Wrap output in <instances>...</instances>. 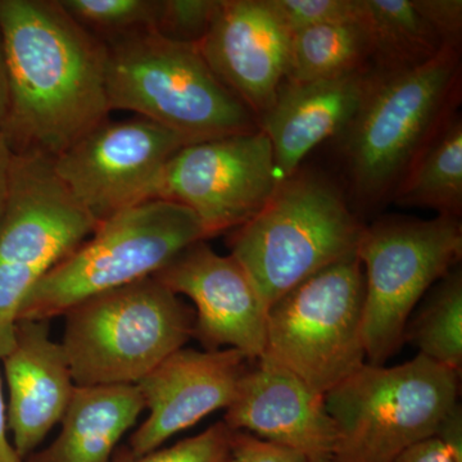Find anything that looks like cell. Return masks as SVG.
I'll list each match as a JSON object with an SVG mask.
<instances>
[{"label": "cell", "mask_w": 462, "mask_h": 462, "mask_svg": "<svg viewBox=\"0 0 462 462\" xmlns=\"http://www.w3.org/2000/svg\"><path fill=\"white\" fill-rule=\"evenodd\" d=\"M14 153L56 158L108 120L107 44L53 0H0Z\"/></svg>", "instance_id": "obj_1"}, {"label": "cell", "mask_w": 462, "mask_h": 462, "mask_svg": "<svg viewBox=\"0 0 462 462\" xmlns=\"http://www.w3.org/2000/svg\"><path fill=\"white\" fill-rule=\"evenodd\" d=\"M460 48L401 71H375L360 107L338 136L352 196L373 207L391 200L406 173L457 112Z\"/></svg>", "instance_id": "obj_2"}, {"label": "cell", "mask_w": 462, "mask_h": 462, "mask_svg": "<svg viewBox=\"0 0 462 462\" xmlns=\"http://www.w3.org/2000/svg\"><path fill=\"white\" fill-rule=\"evenodd\" d=\"M106 88L109 108L178 134L185 142L256 133V116L214 74L196 45L153 29L112 36Z\"/></svg>", "instance_id": "obj_3"}, {"label": "cell", "mask_w": 462, "mask_h": 462, "mask_svg": "<svg viewBox=\"0 0 462 462\" xmlns=\"http://www.w3.org/2000/svg\"><path fill=\"white\" fill-rule=\"evenodd\" d=\"M365 226L329 176L300 167L236 229L230 254L269 310L310 276L357 254Z\"/></svg>", "instance_id": "obj_4"}, {"label": "cell", "mask_w": 462, "mask_h": 462, "mask_svg": "<svg viewBox=\"0 0 462 462\" xmlns=\"http://www.w3.org/2000/svg\"><path fill=\"white\" fill-rule=\"evenodd\" d=\"M65 316L60 346L76 387L136 385L194 336L193 312L154 276L88 298Z\"/></svg>", "instance_id": "obj_5"}, {"label": "cell", "mask_w": 462, "mask_h": 462, "mask_svg": "<svg viewBox=\"0 0 462 462\" xmlns=\"http://www.w3.org/2000/svg\"><path fill=\"white\" fill-rule=\"evenodd\" d=\"M207 240L187 207L151 199L103 221L32 289L18 321L65 315L88 298L152 278L181 252Z\"/></svg>", "instance_id": "obj_6"}, {"label": "cell", "mask_w": 462, "mask_h": 462, "mask_svg": "<svg viewBox=\"0 0 462 462\" xmlns=\"http://www.w3.org/2000/svg\"><path fill=\"white\" fill-rule=\"evenodd\" d=\"M458 379L421 355L392 367L365 364L325 394L338 431L333 462H393L436 437L457 403Z\"/></svg>", "instance_id": "obj_7"}, {"label": "cell", "mask_w": 462, "mask_h": 462, "mask_svg": "<svg viewBox=\"0 0 462 462\" xmlns=\"http://www.w3.org/2000/svg\"><path fill=\"white\" fill-rule=\"evenodd\" d=\"M98 223L54 171L51 158L14 153L0 217V360L14 348L21 307Z\"/></svg>", "instance_id": "obj_8"}, {"label": "cell", "mask_w": 462, "mask_h": 462, "mask_svg": "<svg viewBox=\"0 0 462 462\" xmlns=\"http://www.w3.org/2000/svg\"><path fill=\"white\" fill-rule=\"evenodd\" d=\"M357 254L325 267L267 310L263 357L327 394L366 363Z\"/></svg>", "instance_id": "obj_9"}, {"label": "cell", "mask_w": 462, "mask_h": 462, "mask_svg": "<svg viewBox=\"0 0 462 462\" xmlns=\"http://www.w3.org/2000/svg\"><path fill=\"white\" fill-rule=\"evenodd\" d=\"M357 257L365 278L366 360L384 365L404 342L416 305L460 263V218L383 217L365 226Z\"/></svg>", "instance_id": "obj_10"}, {"label": "cell", "mask_w": 462, "mask_h": 462, "mask_svg": "<svg viewBox=\"0 0 462 462\" xmlns=\"http://www.w3.org/2000/svg\"><path fill=\"white\" fill-rule=\"evenodd\" d=\"M188 144L145 118L107 120L51 161L58 178L99 225L156 199L167 163Z\"/></svg>", "instance_id": "obj_11"}, {"label": "cell", "mask_w": 462, "mask_h": 462, "mask_svg": "<svg viewBox=\"0 0 462 462\" xmlns=\"http://www.w3.org/2000/svg\"><path fill=\"white\" fill-rule=\"evenodd\" d=\"M279 181L272 144L258 130L182 147L167 163L156 199L189 208L208 239L247 224Z\"/></svg>", "instance_id": "obj_12"}, {"label": "cell", "mask_w": 462, "mask_h": 462, "mask_svg": "<svg viewBox=\"0 0 462 462\" xmlns=\"http://www.w3.org/2000/svg\"><path fill=\"white\" fill-rule=\"evenodd\" d=\"M154 278L178 296L190 298L197 310L194 336L208 351L229 346L249 360L263 357L267 307L245 267L231 254L221 256L200 240Z\"/></svg>", "instance_id": "obj_13"}, {"label": "cell", "mask_w": 462, "mask_h": 462, "mask_svg": "<svg viewBox=\"0 0 462 462\" xmlns=\"http://www.w3.org/2000/svg\"><path fill=\"white\" fill-rule=\"evenodd\" d=\"M291 35L272 0H220L196 47L260 123L287 79Z\"/></svg>", "instance_id": "obj_14"}, {"label": "cell", "mask_w": 462, "mask_h": 462, "mask_svg": "<svg viewBox=\"0 0 462 462\" xmlns=\"http://www.w3.org/2000/svg\"><path fill=\"white\" fill-rule=\"evenodd\" d=\"M251 363L234 348L173 352L136 384L149 415L130 438V454L156 451L209 413L227 409Z\"/></svg>", "instance_id": "obj_15"}, {"label": "cell", "mask_w": 462, "mask_h": 462, "mask_svg": "<svg viewBox=\"0 0 462 462\" xmlns=\"http://www.w3.org/2000/svg\"><path fill=\"white\" fill-rule=\"evenodd\" d=\"M224 422L231 430L300 452L311 462H333L338 445L325 394L264 357L252 361Z\"/></svg>", "instance_id": "obj_16"}, {"label": "cell", "mask_w": 462, "mask_h": 462, "mask_svg": "<svg viewBox=\"0 0 462 462\" xmlns=\"http://www.w3.org/2000/svg\"><path fill=\"white\" fill-rule=\"evenodd\" d=\"M3 363L8 430L23 461L62 420L76 385L62 346L51 338L48 320L18 321L16 342Z\"/></svg>", "instance_id": "obj_17"}, {"label": "cell", "mask_w": 462, "mask_h": 462, "mask_svg": "<svg viewBox=\"0 0 462 462\" xmlns=\"http://www.w3.org/2000/svg\"><path fill=\"white\" fill-rule=\"evenodd\" d=\"M372 71L282 83L273 107L258 123L272 144L279 180L297 171L322 142L338 138L360 107Z\"/></svg>", "instance_id": "obj_18"}, {"label": "cell", "mask_w": 462, "mask_h": 462, "mask_svg": "<svg viewBox=\"0 0 462 462\" xmlns=\"http://www.w3.org/2000/svg\"><path fill=\"white\" fill-rule=\"evenodd\" d=\"M144 409L134 384L75 387L57 439L27 462H108Z\"/></svg>", "instance_id": "obj_19"}, {"label": "cell", "mask_w": 462, "mask_h": 462, "mask_svg": "<svg viewBox=\"0 0 462 462\" xmlns=\"http://www.w3.org/2000/svg\"><path fill=\"white\" fill-rule=\"evenodd\" d=\"M375 71H401L430 62L447 45L413 0H356Z\"/></svg>", "instance_id": "obj_20"}, {"label": "cell", "mask_w": 462, "mask_h": 462, "mask_svg": "<svg viewBox=\"0 0 462 462\" xmlns=\"http://www.w3.org/2000/svg\"><path fill=\"white\" fill-rule=\"evenodd\" d=\"M391 200L400 206L428 207L438 216L462 214V120L456 114L413 163Z\"/></svg>", "instance_id": "obj_21"}, {"label": "cell", "mask_w": 462, "mask_h": 462, "mask_svg": "<svg viewBox=\"0 0 462 462\" xmlns=\"http://www.w3.org/2000/svg\"><path fill=\"white\" fill-rule=\"evenodd\" d=\"M373 69L369 39L357 18L291 35L287 83H311Z\"/></svg>", "instance_id": "obj_22"}, {"label": "cell", "mask_w": 462, "mask_h": 462, "mask_svg": "<svg viewBox=\"0 0 462 462\" xmlns=\"http://www.w3.org/2000/svg\"><path fill=\"white\" fill-rule=\"evenodd\" d=\"M418 346L419 355L461 374L462 369V273L454 267L437 282L409 322L404 340Z\"/></svg>", "instance_id": "obj_23"}, {"label": "cell", "mask_w": 462, "mask_h": 462, "mask_svg": "<svg viewBox=\"0 0 462 462\" xmlns=\"http://www.w3.org/2000/svg\"><path fill=\"white\" fill-rule=\"evenodd\" d=\"M69 16L87 27L114 36L154 29L160 2L154 0H60Z\"/></svg>", "instance_id": "obj_24"}, {"label": "cell", "mask_w": 462, "mask_h": 462, "mask_svg": "<svg viewBox=\"0 0 462 462\" xmlns=\"http://www.w3.org/2000/svg\"><path fill=\"white\" fill-rule=\"evenodd\" d=\"M220 0H163L154 29L170 41L199 45L214 23Z\"/></svg>", "instance_id": "obj_25"}, {"label": "cell", "mask_w": 462, "mask_h": 462, "mask_svg": "<svg viewBox=\"0 0 462 462\" xmlns=\"http://www.w3.org/2000/svg\"><path fill=\"white\" fill-rule=\"evenodd\" d=\"M231 434L233 430L224 421L217 422L197 436L147 455L133 456L129 449H124L115 462H225Z\"/></svg>", "instance_id": "obj_26"}, {"label": "cell", "mask_w": 462, "mask_h": 462, "mask_svg": "<svg viewBox=\"0 0 462 462\" xmlns=\"http://www.w3.org/2000/svg\"><path fill=\"white\" fill-rule=\"evenodd\" d=\"M291 33L307 27L356 20V0H272Z\"/></svg>", "instance_id": "obj_27"}, {"label": "cell", "mask_w": 462, "mask_h": 462, "mask_svg": "<svg viewBox=\"0 0 462 462\" xmlns=\"http://www.w3.org/2000/svg\"><path fill=\"white\" fill-rule=\"evenodd\" d=\"M225 462H311L305 455L245 431L233 430Z\"/></svg>", "instance_id": "obj_28"}, {"label": "cell", "mask_w": 462, "mask_h": 462, "mask_svg": "<svg viewBox=\"0 0 462 462\" xmlns=\"http://www.w3.org/2000/svg\"><path fill=\"white\" fill-rule=\"evenodd\" d=\"M419 14L442 39L447 47L460 48L462 36L461 0H413Z\"/></svg>", "instance_id": "obj_29"}, {"label": "cell", "mask_w": 462, "mask_h": 462, "mask_svg": "<svg viewBox=\"0 0 462 462\" xmlns=\"http://www.w3.org/2000/svg\"><path fill=\"white\" fill-rule=\"evenodd\" d=\"M436 438L451 452L455 462H462V410L456 403L443 418L438 428Z\"/></svg>", "instance_id": "obj_30"}, {"label": "cell", "mask_w": 462, "mask_h": 462, "mask_svg": "<svg viewBox=\"0 0 462 462\" xmlns=\"http://www.w3.org/2000/svg\"><path fill=\"white\" fill-rule=\"evenodd\" d=\"M393 462H455L451 452L436 437L422 440L404 451Z\"/></svg>", "instance_id": "obj_31"}, {"label": "cell", "mask_w": 462, "mask_h": 462, "mask_svg": "<svg viewBox=\"0 0 462 462\" xmlns=\"http://www.w3.org/2000/svg\"><path fill=\"white\" fill-rule=\"evenodd\" d=\"M12 161L14 152L5 138H0V217L7 203L9 181H11Z\"/></svg>", "instance_id": "obj_32"}, {"label": "cell", "mask_w": 462, "mask_h": 462, "mask_svg": "<svg viewBox=\"0 0 462 462\" xmlns=\"http://www.w3.org/2000/svg\"><path fill=\"white\" fill-rule=\"evenodd\" d=\"M0 462H25L18 457L14 446L8 439L7 406L3 396L2 379H0Z\"/></svg>", "instance_id": "obj_33"}, {"label": "cell", "mask_w": 462, "mask_h": 462, "mask_svg": "<svg viewBox=\"0 0 462 462\" xmlns=\"http://www.w3.org/2000/svg\"><path fill=\"white\" fill-rule=\"evenodd\" d=\"M9 112V81L5 50L0 38V138L5 136V124Z\"/></svg>", "instance_id": "obj_34"}]
</instances>
